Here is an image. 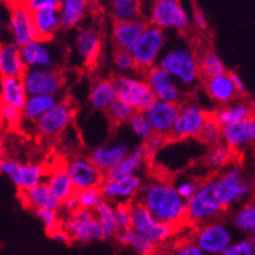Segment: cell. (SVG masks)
I'll list each match as a JSON object with an SVG mask.
<instances>
[{
	"mask_svg": "<svg viewBox=\"0 0 255 255\" xmlns=\"http://www.w3.org/2000/svg\"><path fill=\"white\" fill-rule=\"evenodd\" d=\"M126 125L129 131L132 132V135L137 137L141 142H143L146 138L152 135V129L150 127L149 121L146 118L145 113L142 112L133 113V116L129 118Z\"/></svg>",
	"mask_w": 255,
	"mask_h": 255,
	"instance_id": "7bdbcfd3",
	"label": "cell"
},
{
	"mask_svg": "<svg viewBox=\"0 0 255 255\" xmlns=\"http://www.w3.org/2000/svg\"><path fill=\"white\" fill-rule=\"evenodd\" d=\"M197 138H198L199 142L205 143L208 147L216 145V143L222 142L221 126L212 117H210L207 120V122L205 124V126L202 127V129H201Z\"/></svg>",
	"mask_w": 255,
	"mask_h": 255,
	"instance_id": "f6af8a7d",
	"label": "cell"
},
{
	"mask_svg": "<svg viewBox=\"0 0 255 255\" xmlns=\"http://www.w3.org/2000/svg\"><path fill=\"white\" fill-rule=\"evenodd\" d=\"M146 83L154 93L157 101L180 104L183 101V89L165 70L154 66L143 74Z\"/></svg>",
	"mask_w": 255,
	"mask_h": 255,
	"instance_id": "ac0fdd59",
	"label": "cell"
},
{
	"mask_svg": "<svg viewBox=\"0 0 255 255\" xmlns=\"http://www.w3.org/2000/svg\"><path fill=\"white\" fill-rule=\"evenodd\" d=\"M131 150L128 143L124 141H117L113 143H104L99 145L90 151L89 157L94 165L103 174L111 170L113 166L117 165Z\"/></svg>",
	"mask_w": 255,
	"mask_h": 255,
	"instance_id": "7402d4cb",
	"label": "cell"
},
{
	"mask_svg": "<svg viewBox=\"0 0 255 255\" xmlns=\"http://www.w3.org/2000/svg\"><path fill=\"white\" fill-rule=\"evenodd\" d=\"M233 240L231 227L219 219L196 226L193 236L194 243L207 255H222Z\"/></svg>",
	"mask_w": 255,
	"mask_h": 255,
	"instance_id": "8fae6325",
	"label": "cell"
},
{
	"mask_svg": "<svg viewBox=\"0 0 255 255\" xmlns=\"http://www.w3.org/2000/svg\"><path fill=\"white\" fill-rule=\"evenodd\" d=\"M45 183L48 185L57 199L65 201L68 197L75 194V188L69 178L68 173L65 170V166H57L55 169H47Z\"/></svg>",
	"mask_w": 255,
	"mask_h": 255,
	"instance_id": "e575fe53",
	"label": "cell"
},
{
	"mask_svg": "<svg viewBox=\"0 0 255 255\" xmlns=\"http://www.w3.org/2000/svg\"><path fill=\"white\" fill-rule=\"evenodd\" d=\"M213 180L225 211L249 198L254 191V183L245 175L244 169L239 164H230L222 169Z\"/></svg>",
	"mask_w": 255,
	"mask_h": 255,
	"instance_id": "3957f363",
	"label": "cell"
},
{
	"mask_svg": "<svg viewBox=\"0 0 255 255\" xmlns=\"http://www.w3.org/2000/svg\"><path fill=\"white\" fill-rule=\"evenodd\" d=\"M19 198L23 205L29 210H61V201L56 198L45 182L20 191Z\"/></svg>",
	"mask_w": 255,
	"mask_h": 255,
	"instance_id": "d4e9b609",
	"label": "cell"
},
{
	"mask_svg": "<svg viewBox=\"0 0 255 255\" xmlns=\"http://www.w3.org/2000/svg\"><path fill=\"white\" fill-rule=\"evenodd\" d=\"M137 201L164 224L177 229L187 225V201L179 196L170 180L155 178L143 182Z\"/></svg>",
	"mask_w": 255,
	"mask_h": 255,
	"instance_id": "6da1fadb",
	"label": "cell"
},
{
	"mask_svg": "<svg viewBox=\"0 0 255 255\" xmlns=\"http://www.w3.org/2000/svg\"><path fill=\"white\" fill-rule=\"evenodd\" d=\"M222 255H255V245L250 236L233 240Z\"/></svg>",
	"mask_w": 255,
	"mask_h": 255,
	"instance_id": "c3c4849f",
	"label": "cell"
},
{
	"mask_svg": "<svg viewBox=\"0 0 255 255\" xmlns=\"http://www.w3.org/2000/svg\"><path fill=\"white\" fill-rule=\"evenodd\" d=\"M230 74L231 82H233L234 88H235L236 93H238V96H245L248 93L247 85H245L244 80L241 79V76L239 75L238 73H229Z\"/></svg>",
	"mask_w": 255,
	"mask_h": 255,
	"instance_id": "680465c9",
	"label": "cell"
},
{
	"mask_svg": "<svg viewBox=\"0 0 255 255\" xmlns=\"http://www.w3.org/2000/svg\"><path fill=\"white\" fill-rule=\"evenodd\" d=\"M116 240L121 245L133 250L137 255H154L157 250V247H155L149 239L133 230L132 227L118 231Z\"/></svg>",
	"mask_w": 255,
	"mask_h": 255,
	"instance_id": "d590c367",
	"label": "cell"
},
{
	"mask_svg": "<svg viewBox=\"0 0 255 255\" xmlns=\"http://www.w3.org/2000/svg\"><path fill=\"white\" fill-rule=\"evenodd\" d=\"M96 219L101 227L102 239H113L118 233V227L116 224L115 205L110 201H102L94 211Z\"/></svg>",
	"mask_w": 255,
	"mask_h": 255,
	"instance_id": "ab89813d",
	"label": "cell"
},
{
	"mask_svg": "<svg viewBox=\"0 0 255 255\" xmlns=\"http://www.w3.org/2000/svg\"><path fill=\"white\" fill-rule=\"evenodd\" d=\"M168 140L169 137H166V136L159 135V133H154L152 132V135L141 143H142L143 149H145L149 159H152V157L157 156V154L168 145Z\"/></svg>",
	"mask_w": 255,
	"mask_h": 255,
	"instance_id": "f907efd6",
	"label": "cell"
},
{
	"mask_svg": "<svg viewBox=\"0 0 255 255\" xmlns=\"http://www.w3.org/2000/svg\"><path fill=\"white\" fill-rule=\"evenodd\" d=\"M74 50L84 66H94L103 51V33L97 25H80L74 36Z\"/></svg>",
	"mask_w": 255,
	"mask_h": 255,
	"instance_id": "9a60e30c",
	"label": "cell"
},
{
	"mask_svg": "<svg viewBox=\"0 0 255 255\" xmlns=\"http://www.w3.org/2000/svg\"><path fill=\"white\" fill-rule=\"evenodd\" d=\"M51 238L53 239L55 241H57V243H60V244H69V243H71V238L69 236V234L66 233V231L62 229V227H59L57 230L53 231L52 234H50Z\"/></svg>",
	"mask_w": 255,
	"mask_h": 255,
	"instance_id": "91938a15",
	"label": "cell"
},
{
	"mask_svg": "<svg viewBox=\"0 0 255 255\" xmlns=\"http://www.w3.org/2000/svg\"><path fill=\"white\" fill-rule=\"evenodd\" d=\"M0 174L5 175L20 192L45 182L47 168L41 163H20L13 157L1 156Z\"/></svg>",
	"mask_w": 255,
	"mask_h": 255,
	"instance_id": "30bf717a",
	"label": "cell"
},
{
	"mask_svg": "<svg viewBox=\"0 0 255 255\" xmlns=\"http://www.w3.org/2000/svg\"><path fill=\"white\" fill-rule=\"evenodd\" d=\"M135 112L136 111L129 104L117 98L106 111V115L113 126H121L126 125Z\"/></svg>",
	"mask_w": 255,
	"mask_h": 255,
	"instance_id": "b9f144b4",
	"label": "cell"
},
{
	"mask_svg": "<svg viewBox=\"0 0 255 255\" xmlns=\"http://www.w3.org/2000/svg\"><path fill=\"white\" fill-rule=\"evenodd\" d=\"M25 69L20 47L13 42H0V78L22 76Z\"/></svg>",
	"mask_w": 255,
	"mask_h": 255,
	"instance_id": "f546056e",
	"label": "cell"
},
{
	"mask_svg": "<svg viewBox=\"0 0 255 255\" xmlns=\"http://www.w3.org/2000/svg\"><path fill=\"white\" fill-rule=\"evenodd\" d=\"M231 224L243 235L250 236L255 233V199L247 201L234 211Z\"/></svg>",
	"mask_w": 255,
	"mask_h": 255,
	"instance_id": "74e56055",
	"label": "cell"
},
{
	"mask_svg": "<svg viewBox=\"0 0 255 255\" xmlns=\"http://www.w3.org/2000/svg\"><path fill=\"white\" fill-rule=\"evenodd\" d=\"M75 116V108L66 99L57 101L45 115L34 122V128L41 137L56 138L64 133L71 125Z\"/></svg>",
	"mask_w": 255,
	"mask_h": 255,
	"instance_id": "4fadbf2b",
	"label": "cell"
},
{
	"mask_svg": "<svg viewBox=\"0 0 255 255\" xmlns=\"http://www.w3.org/2000/svg\"><path fill=\"white\" fill-rule=\"evenodd\" d=\"M222 142L234 151L244 150L255 145V116L235 124L221 126Z\"/></svg>",
	"mask_w": 255,
	"mask_h": 255,
	"instance_id": "44dd1931",
	"label": "cell"
},
{
	"mask_svg": "<svg viewBox=\"0 0 255 255\" xmlns=\"http://www.w3.org/2000/svg\"><path fill=\"white\" fill-rule=\"evenodd\" d=\"M20 78L28 96L57 97L65 87L64 74L55 68H28Z\"/></svg>",
	"mask_w": 255,
	"mask_h": 255,
	"instance_id": "7c38bea8",
	"label": "cell"
},
{
	"mask_svg": "<svg viewBox=\"0 0 255 255\" xmlns=\"http://www.w3.org/2000/svg\"><path fill=\"white\" fill-rule=\"evenodd\" d=\"M112 66L117 74H135L136 66L131 52L127 50L115 48L112 53Z\"/></svg>",
	"mask_w": 255,
	"mask_h": 255,
	"instance_id": "ee69618b",
	"label": "cell"
},
{
	"mask_svg": "<svg viewBox=\"0 0 255 255\" xmlns=\"http://www.w3.org/2000/svg\"><path fill=\"white\" fill-rule=\"evenodd\" d=\"M225 212L216 193L213 178L199 183L196 193L187 201V225H198L220 219Z\"/></svg>",
	"mask_w": 255,
	"mask_h": 255,
	"instance_id": "277c9868",
	"label": "cell"
},
{
	"mask_svg": "<svg viewBox=\"0 0 255 255\" xmlns=\"http://www.w3.org/2000/svg\"><path fill=\"white\" fill-rule=\"evenodd\" d=\"M20 55L25 68H53L55 53L48 41L36 38L20 47Z\"/></svg>",
	"mask_w": 255,
	"mask_h": 255,
	"instance_id": "484cf974",
	"label": "cell"
},
{
	"mask_svg": "<svg viewBox=\"0 0 255 255\" xmlns=\"http://www.w3.org/2000/svg\"><path fill=\"white\" fill-rule=\"evenodd\" d=\"M75 192L101 187L104 180V174L94 165L89 156L76 155L64 164Z\"/></svg>",
	"mask_w": 255,
	"mask_h": 255,
	"instance_id": "2e32d148",
	"label": "cell"
},
{
	"mask_svg": "<svg viewBox=\"0 0 255 255\" xmlns=\"http://www.w3.org/2000/svg\"><path fill=\"white\" fill-rule=\"evenodd\" d=\"M117 98L126 102L136 112H145L155 101L154 93L141 74H116L112 78Z\"/></svg>",
	"mask_w": 255,
	"mask_h": 255,
	"instance_id": "8992f818",
	"label": "cell"
},
{
	"mask_svg": "<svg viewBox=\"0 0 255 255\" xmlns=\"http://www.w3.org/2000/svg\"><path fill=\"white\" fill-rule=\"evenodd\" d=\"M131 207V227L149 239L155 247H163L177 234V227L164 224L155 219L137 199L129 203Z\"/></svg>",
	"mask_w": 255,
	"mask_h": 255,
	"instance_id": "ba28073f",
	"label": "cell"
},
{
	"mask_svg": "<svg viewBox=\"0 0 255 255\" xmlns=\"http://www.w3.org/2000/svg\"><path fill=\"white\" fill-rule=\"evenodd\" d=\"M211 112L205 110L201 104L194 101H185L180 103L179 113L171 128L169 138L173 140H192L197 138L205 126Z\"/></svg>",
	"mask_w": 255,
	"mask_h": 255,
	"instance_id": "9c48e42d",
	"label": "cell"
},
{
	"mask_svg": "<svg viewBox=\"0 0 255 255\" xmlns=\"http://www.w3.org/2000/svg\"><path fill=\"white\" fill-rule=\"evenodd\" d=\"M20 3L31 13L46 8H57L59 0H20Z\"/></svg>",
	"mask_w": 255,
	"mask_h": 255,
	"instance_id": "11a10c76",
	"label": "cell"
},
{
	"mask_svg": "<svg viewBox=\"0 0 255 255\" xmlns=\"http://www.w3.org/2000/svg\"><path fill=\"white\" fill-rule=\"evenodd\" d=\"M76 199H78L80 208L84 210L94 211L97 206L104 201L103 194L101 192V188H89V189H83V191L75 192Z\"/></svg>",
	"mask_w": 255,
	"mask_h": 255,
	"instance_id": "bcb514c9",
	"label": "cell"
},
{
	"mask_svg": "<svg viewBox=\"0 0 255 255\" xmlns=\"http://www.w3.org/2000/svg\"><path fill=\"white\" fill-rule=\"evenodd\" d=\"M189 17H191V24L194 25V28L198 29V31L207 29V18H206L205 13L201 10V8L194 6L193 10H192V14Z\"/></svg>",
	"mask_w": 255,
	"mask_h": 255,
	"instance_id": "9f6ffc18",
	"label": "cell"
},
{
	"mask_svg": "<svg viewBox=\"0 0 255 255\" xmlns=\"http://www.w3.org/2000/svg\"><path fill=\"white\" fill-rule=\"evenodd\" d=\"M93 8V0H59L61 29H76L83 24Z\"/></svg>",
	"mask_w": 255,
	"mask_h": 255,
	"instance_id": "603a6c76",
	"label": "cell"
},
{
	"mask_svg": "<svg viewBox=\"0 0 255 255\" xmlns=\"http://www.w3.org/2000/svg\"><path fill=\"white\" fill-rule=\"evenodd\" d=\"M199 187V182L196 179H182L175 184V189L183 199L188 201Z\"/></svg>",
	"mask_w": 255,
	"mask_h": 255,
	"instance_id": "f5cc1de1",
	"label": "cell"
},
{
	"mask_svg": "<svg viewBox=\"0 0 255 255\" xmlns=\"http://www.w3.org/2000/svg\"><path fill=\"white\" fill-rule=\"evenodd\" d=\"M147 24L165 31L183 32L191 25V17L179 0H151Z\"/></svg>",
	"mask_w": 255,
	"mask_h": 255,
	"instance_id": "52a82bcc",
	"label": "cell"
},
{
	"mask_svg": "<svg viewBox=\"0 0 255 255\" xmlns=\"http://www.w3.org/2000/svg\"><path fill=\"white\" fill-rule=\"evenodd\" d=\"M157 66L165 70L183 88H194L202 80L197 52L189 46L178 45L168 48L160 57Z\"/></svg>",
	"mask_w": 255,
	"mask_h": 255,
	"instance_id": "7a4b0ae2",
	"label": "cell"
},
{
	"mask_svg": "<svg viewBox=\"0 0 255 255\" xmlns=\"http://www.w3.org/2000/svg\"><path fill=\"white\" fill-rule=\"evenodd\" d=\"M154 255H174V253L168 249H161V250H156V253H155Z\"/></svg>",
	"mask_w": 255,
	"mask_h": 255,
	"instance_id": "6125c7cd",
	"label": "cell"
},
{
	"mask_svg": "<svg viewBox=\"0 0 255 255\" xmlns=\"http://www.w3.org/2000/svg\"><path fill=\"white\" fill-rule=\"evenodd\" d=\"M61 208L68 213V215H71V213L76 212L78 210H80V206H79L78 199H76L75 194L68 197V198L62 201L61 202Z\"/></svg>",
	"mask_w": 255,
	"mask_h": 255,
	"instance_id": "6f0895ef",
	"label": "cell"
},
{
	"mask_svg": "<svg viewBox=\"0 0 255 255\" xmlns=\"http://www.w3.org/2000/svg\"><path fill=\"white\" fill-rule=\"evenodd\" d=\"M115 217L118 231L129 229L131 227V207H129V203H117V205H115Z\"/></svg>",
	"mask_w": 255,
	"mask_h": 255,
	"instance_id": "816d5d0a",
	"label": "cell"
},
{
	"mask_svg": "<svg viewBox=\"0 0 255 255\" xmlns=\"http://www.w3.org/2000/svg\"><path fill=\"white\" fill-rule=\"evenodd\" d=\"M0 157H1V155H0Z\"/></svg>",
	"mask_w": 255,
	"mask_h": 255,
	"instance_id": "03108f58",
	"label": "cell"
},
{
	"mask_svg": "<svg viewBox=\"0 0 255 255\" xmlns=\"http://www.w3.org/2000/svg\"><path fill=\"white\" fill-rule=\"evenodd\" d=\"M59 101L57 97L53 96H28L24 106L22 107L23 120L34 124L38 118L42 117L50 108H52L56 102Z\"/></svg>",
	"mask_w": 255,
	"mask_h": 255,
	"instance_id": "8d00e7d4",
	"label": "cell"
},
{
	"mask_svg": "<svg viewBox=\"0 0 255 255\" xmlns=\"http://www.w3.org/2000/svg\"><path fill=\"white\" fill-rule=\"evenodd\" d=\"M234 156L235 151L225 142H220L208 147L203 156V164L211 170L219 171L233 164Z\"/></svg>",
	"mask_w": 255,
	"mask_h": 255,
	"instance_id": "f35d334b",
	"label": "cell"
},
{
	"mask_svg": "<svg viewBox=\"0 0 255 255\" xmlns=\"http://www.w3.org/2000/svg\"><path fill=\"white\" fill-rule=\"evenodd\" d=\"M5 147V128L0 125V155L3 156Z\"/></svg>",
	"mask_w": 255,
	"mask_h": 255,
	"instance_id": "94428289",
	"label": "cell"
},
{
	"mask_svg": "<svg viewBox=\"0 0 255 255\" xmlns=\"http://www.w3.org/2000/svg\"><path fill=\"white\" fill-rule=\"evenodd\" d=\"M173 253L174 255H207L193 240L184 241L182 244L177 245Z\"/></svg>",
	"mask_w": 255,
	"mask_h": 255,
	"instance_id": "db71d44e",
	"label": "cell"
},
{
	"mask_svg": "<svg viewBox=\"0 0 255 255\" xmlns=\"http://www.w3.org/2000/svg\"><path fill=\"white\" fill-rule=\"evenodd\" d=\"M116 99L117 94L112 78L97 79L88 93V103L90 108L97 112L106 113V111Z\"/></svg>",
	"mask_w": 255,
	"mask_h": 255,
	"instance_id": "f1b7e54d",
	"label": "cell"
},
{
	"mask_svg": "<svg viewBox=\"0 0 255 255\" xmlns=\"http://www.w3.org/2000/svg\"><path fill=\"white\" fill-rule=\"evenodd\" d=\"M9 31L11 34V42L15 43L18 47H22L37 38L32 13L20 1L11 6L9 14Z\"/></svg>",
	"mask_w": 255,
	"mask_h": 255,
	"instance_id": "d6986e66",
	"label": "cell"
},
{
	"mask_svg": "<svg viewBox=\"0 0 255 255\" xmlns=\"http://www.w3.org/2000/svg\"><path fill=\"white\" fill-rule=\"evenodd\" d=\"M37 38L50 41L61 29V22L57 8L39 9L32 13Z\"/></svg>",
	"mask_w": 255,
	"mask_h": 255,
	"instance_id": "1f68e13d",
	"label": "cell"
},
{
	"mask_svg": "<svg viewBox=\"0 0 255 255\" xmlns=\"http://www.w3.org/2000/svg\"><path fill=\"white\" fill-rule=\"evenodd\" d=\"M22 121V110L0 103V125L4 128H17Z\"/></svg>",
	"mask_w": 255,
	"mask_h": 255,
	"instance_id": "7dc6e473",
	"label": "cell"
},
{
	"mask_svg": "<svg viewBox=\"0 0 255 255\" xmlns=\"http://www.w3.org/2000/svg\"><path fill=\"white\" fill-rule=\"evenodd\" d=\"M36 217L38 221L42 224L43 229L47 234H52L53 231L57 230L61 227V219H60V213L56 210H38L34 211Z\"/></svg>",
	"mask_w": 255,
	"mask_h": 255,
	"instance_id": "681fc988",
	"label": "cell"
},
{
	"mask_svg": "<svg viewBox=\"0 0 255 255\" xmlns=\"http://www.w3.org/2000/svg\"><path fill=\"white\" fill-rule=\"evenodd\" d=\"M197 57H198V66L202 79L213 78L227 73L221 57L211 48H203L201 52L197 53Z\"/></svg>",
	"mask_w": 255,
	"mask_h": 255,
	"instance_id": "60d3db41",
	"label": "cell"
},
{
	"mask_svg": "<svg viewBox=\"0 0 255 255\" xmlns=\"http://www.w3.org/2000/svg\"><path fill=\"white\" fill-rule=\"evenodd\" d=\"M61 227L69 234L71 241L88 244L102 240L101 227L96 215L90 210L80 208L76 212L68 215L61 222Z\"/></svg>",
	"mask_w": 255,
	"mask_h": 255,
	"instance_id": "5bb4252c",
	"label": "cell"
},
{
	"mask_svg": "<svg viewBox=\"0 0 255 255\" xmlns=\"http://www.w3.org/2000/svg\"><path fill=\"white\" fill-rule=\"evenodd\" d=\"M0 79H1V78H0Z\"/></svg>",
	"mask_w": 255,
	"mask_h": 255,
	"instance_id": "003e7915",
	"label": "cell"
},
{
	"mask_svg": "<svg viewBox=\"0 0 255 255\" xmlns=\"http://www.w3.org/2000/svg\"><path fill=\"white\" fill-rule=\"evenodd\" d=\"M255 116V107L244 101H234L225 106H220L217 110L211 112V117L220 126L230 125Z\"/></svg>",
	"mask_w": 255,
	"mask_h": 255,
	"instance_id": "4dcf8cb0",
	"label": "cell"
},
{
	"mask_svg": "<svg viewBox=\"0 0 255 255\" xmlns=\"http://www.w3.org/2000/svg\"><path fill=\"white\" fill-rule=\"evenodd\" d=\"M165 32L151 24L146 25V28L138 37L137 42L129 50L135 61L136 73L143 75L146 71L156 66L165 51Z\"/></svg>",
	"mask_w": 255,
	"mask_h": 255,
	"instance_id": "5b68a950",
	"label": "cell"
},
{
	"mask_svg": "<svg viewBox=\"0 0 255 255\" xmlns=\"http://www.w3.org/2000/svg\"><path fill=\"white\" fill-rule=\"evenodd\" d=\"M27 98L28 93L20 76L0 79V103L22 110Z\"/></svg>",
	"mask_w": 255,
	"mask_h": 255,
	"instance_id": "d6a6232c",
	"label": "cell"
},
{
	"mask_svg": "<svg viewBox=\"0 0 255 255\" xmlns=\"http://www.w3.org/2000/svg\"><path fill=\"white\" fill-rule=\"evenodd\" d=\"M250 238H252L253 243H254V245H255V233H254V234H252V235H250Z\"/></svg>",
	"mask_w": 255,
	"mask_h": 255,
	"instance_id": "be15d7a7",
	"label": "cell"
},
{
	"mask_svg": "<svg viewBox=\"0 0 255 255\" xmlns=\"http://www.w3.org/2000/svg\"><path fill=\"white\" fill-rule=\"evenodd\" d=\"M143 179L140 174L120 178H104L101 184V192L106 201H110L113 205L117 203H131L137 199Z\"/></svg>",
	"mask_w": 255,
	"mask_h": 255,
	"instance_id": "e0dca14e",
	"label": "cell"
},
{
	"mask_svg": "<svg viewBox=\"0 0 255 255\" xmlns=\"http://www.w3.org/2000/svg\"><path fill=\"white\" fill-rule=\"evenodd\" d=\"M203 88L208 98L219 107L231 103L238 98V93L231 82L230 74L227 73L203 79Z\"/></svg>",
	"mask_w": 255,
	"mask_h": 255,
	"instance_id": "4316f807",
	"label": "cell"
},
{
	"mask_svg": "<svg viewBox=\"0 0 255 255\" xmlns=\"http://www.w3.org/2000/svg\"><path fill=\"white\" fill-rule=\"evenodd\" d=\"M146 25L147 22L145 19L113 22L111 28V41L113 47L129 51L137 42L138 37L146 28Z\"/></svg>",
	"mask_w": 255,
	"mask_h": 255,
	"instance_id": "cb8c5ba5",
	"label": "cell"
},
{
	"mask_svg": "<svg viewBox=\"0 0 255 255\" xmlns=\"http://www.w3.org/2000/svg\"><path fill=\"white\" fill-rule=\"evenodd\" d=\"M179 108L180 104L178 103H169L156 99L143 113L154 133L169 137L179 113Z\"/></svg>",
	"mask_w": 255,
	"mask_h": 255,
	"instance_id": "ffe728a7",
	"label": "cell"
},
{
	"mask_svg": "<svg viewBox=\"0 0 255 255\" xmlns=\"http://www.w3.org/2000/svg\"><path fill=\"white\" fill-rule=\"evenodd\" d=\"M253 192H254V194H255V184H254V191H253Z\"/></svg>",
	"mask_w": 255,
	"mask_h": 255,
	"instance_id": "e7e4bbea",
	"label": "cell"
},
{
	"mask_svg": "<svg viewBox=\"0 0 255 255\" xmlns=\"http://www.w3.org/2000/svg\"><path fill=\"white\" fill-rule=\"evenodd\" d=\"M147 159H149V156L146 154L142 143H138V145L131 147L128 154L121 160L117 165L113 166L111 170L107 171L104 174V178L112 179V178L128 177V175L138 174V171L142 169V166L145 165Z\"/></svg>",
	"mask_w": 255,
	"mask_h": 255,
	"instance_id": "83f0119b",
	"label": "cell"
},
{
	"mask_svg": "<svg viewBox=\"0 0 255 255\" xmlns=\"http://www.w3.org/2000/svg\"><path fill=\"white\" fill-rule=\"evenodd\" d=\"M108 11L113 22L143 19L142 0H110Z\"/></svg>",
	"mask_w": 255,
	"mask_h": 255,
	"instance_id": "836d02e7",
	"label": "cell"
}]
</instances>
